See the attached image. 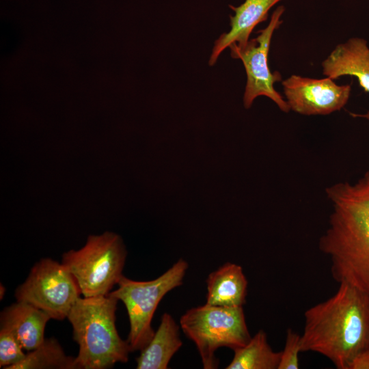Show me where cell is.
Segmentation results:
<instances>
[{
  "instance_id": "5b68a950",
  "label": "cell",
  "mask_w": 369,
  "mask_h": 369,
  "mask_svg": "<svg viewBox=\"0 0 369 369\" xmlns=\"http://www.w3.org/2000/svg\"><path fill=\"white\" fill-rule=\"evenodd\" d=\"M184 333L195 344L204 369L218 368L215 353L220 347L233 351L251 339L243 306L223 307L205 303L188 310L180 319Z\"/></svg>"
},
{
  "instance_id": "ffe728a7",
  "label": "cell",
  "mask_w": 369,
  "mask_h": 369,
  "mask_svg": "<svg viewBox=\"0 0 369 369\" xmlns=\"http://www.w3.org/2000/svg\"><path fill=\"white\" fill-rule=\"evenodd\" d=\"M5 287L1 284V285H0V297H1V299H2V298L3 297L4 294H5Z\"/></svg>"
},
{
  "instance_id": "52a82bcc",
  "label": "cell",
  "mask_w": 369,
  "mask_h": 369,
  "mask_svg": "<svg viewBox=\"0 0 369 369\" xmlns=\"http://www.w3.org/2000/svg\"><path fill=\"white\" fill-rule=\"evenodd\" d=\"M81 295L72 273L61 262L42 258L31 268L14 292L17 301L42 310L51 319L64 320Z\"/></svg>"
},
{
  "instance_id": "7c38bea8",
  "label": "cell",
  "mask_w": 369,
  "mask_h": 369,
  "mask_svg": "<svg viewBox=\"0 0 369 369\" xmlns=\"http://www.w3.org/2000/svg\"><path fill=\"white\" fill-rule=\"evenodd\" d=\"M51 317L25 302L17 301L5 308L0 314L1 327L10 329L27 352L44 340V329Z\"/></svg>"
},
{
  "instance_id": "ac0fdd59",
  "label": "cell",
  "mask_w": 369,
  "mask_h": 369,
  "mask_svg": "<svg viewBox=\"0 0 369 369\" xmlns=\"http://www.w3.org/2000/svg\"><path fill=\"white\" fill-rule=\"evenodd\" d=\"M301 351V336L292 329L286 331L284 350L281 351L277 369H298L299 353Z\"/></svg>"
},
{
  "instance_id": "8fae6325",
  "label": "cell",
  "mask_w": 369,
  "mask_h": 369,
  "mask_svg": "<svg viewBox=\"0 0 369 369\" xmlns=\"http://www.w3.org/2000/svg\"><path fill=\"white\" fill-rule=\"evenodd\" d=\"M243 1L238 6L229 5L234 12V15L230 16V29L215 40L208 62L210 66H213L231 44H235L238 48L245 46L254 28L265 21L271 8L282 0Z\"/></svg>"
},
{
  "instance_id": "8992f818",
  "label": "cell",
  "mask_w": 369,
  "mask_h": 369,
  "mask_svg": "<svg viewBox=\"0 0 369 369\" xmlns=\"http://www.w3.org/2000/svg\"><path fill=\"white\" fill-rule=\"evenodd\" d=\"M189 267L179 259L161 275L150 281H135L123 275L118 288L109 294L125 305L130 324L126 341L131 351L142 350L152 338V320L159 303L165 295L180 286Z\"/></svg>"
},
{
  "instance_id": "e0dca14e",
  "label": "cell",
  "mask_w": 369,
  "mask_h": 369,
  "mask_svg": "<svg viewBox=\"0 0 369 369\" xmlns=\"http://www.w3.org/2000/svg\"><path fill=\"white\" fill-rule=\"evenodd\" d=\"M14 334L8 328L0 329V368L10 369L20 362L26 354Z\"/></svg>"
},
{
  "instance_id": "277c9868",
  "label": "cell",
  "mask_w": 369,
  "mask_h": 369,
  "mask_svg": "<svg viewBox=\"0 0 369 369\" xmlns=\"http://www.w3.org/2000/svg\"><path fill=\"white\" fill-rule=\"evenodd\" d=\"M127 251L118 234L90 235L79 250L62 255V263L76 279L84 297L107 295L123 276Z\"/></svg>"
},
{
  "instance_id": "7a4b0ae2",
  "label": "cell",
  "mask_w": 369,
  "mask_h": 369,
  "mask_svg": "<svg viewBox=\"0 0 369 369\" xmlns=\"http://www.w3.org/2000/svg\"><path fill=\"white\" fill-rule=\"evenodd\" d=\"M301 351L327 357L338 369H348L369 348V294L346 282L336 292L304 313Z\"/></svg>"
},
{
  "instance_id": "5bb4252c",
  "label": "cell",
  "mask_w": 369,
  "mask_h": 369,
  "mask_svg": "<svg viewBox=\"0 0 369 369\" xmlns=\"http://www.w3.org/2000/svg\"><path fill=\"white\" fill-rule=\"evenodd\" d=\"M179 326L169 313H164L150 342L136 358L137 369H167L182 342Z\"/></svg>"
},
{
  "instance_id": "6da1fadb",
  "label": "cell",
  "mask_w": 369,
  "mask_h": 369,
  "mask_svg": "<svg viewBox=\"0 0 369 369\" xmlns=\"http://www.w3.org/2000/svg\"><path fill=\"white\" fill-rule=\"evenodd\" d=\"M331 203L329 226L319 239L333 279L369 294V169L357 181L325 189Z\"/></svg>"
},
{
  "instance_id": "2e32d148",
  "label": "cell",
  "mask_w": 369,
  "mask_h": 369,
  "mask_svg": "<svg viewBox=\"0 0 369 369\" xmlns=\"http://www.w3.org/2000/svg\"><path fill=\"white\" fill-rule=\"evenodd\" d=\"M10 369H77L75 357L67 355L58 340L45 338L36 349Z\"/></svg>"
},
{
  "instance_id": "ba28073f",
  "label": "cell",
  "mask_w": 369,
  "mask_h": 369,
  "mask_svg": "<svg viewBox=\"0 0 369 369\" xmlns=\"http://www.w3.org/2000/svg\"><path fill=\"white\" fill-rule=\"evenodd\" d=\"M285 8L278 6L273 12L269 24L258 31L257 37L250 39L245 46L238 48L235 44L229 48L232 58L243 62L247 81L243 94V105L249 109L258 96H266L273 101L279 109L288 113L290 109L286 100L275 89V83L281 81L279 72H272L269 66L268 55L273 33L282 23L281 19Z\"/></svg>"
},
{
  "instance_id": "9a60e30c",
  "label": "cell",
  "mask_w": 369,
  "mask_h": 369,
  "mask_svg": "<svg viewBox=\"0 0 369 369\" xmlns=\"http://www.w3.org/2000/svg\"><path fill=\"white\" fill-rule=\"evenodd\" d=\"M281 351L270 346L266 333L259 330L249 342L234 350V357L226 369H277Z\"/></svg>"
},
{
  "instance_id": "30bf717a",
  "label": "cell",
  "mask_w": 369,
  "mask_h": 369,
  "mask_svg": "<svg viewBox=\"0 0 369 369\" xmlns=\"http://www.w3.org/2000/svg\"><path fill=\"white\" fill-rule=\"evenodd\" d=\"M321 66L325 77L333 80L342 76L355 77L364 90L369 93V46L365 39L354 37L338 44ZM354 115L369 121V112Z\"/></svg>"
},
{
  "instance_id": "9c48e42d",
  "label": "cell",
  "mask_w": 369,
  "mask_h": 369,
  "mask_svg": "<svg viewBox=\"0 0 369 369\" xmlns=\"http://www.w3.org/2000/svg\"><path fill=\"white\" fill-rule=\"evenodd\" d=\"M285 100L290 109L304 115H328L347 103L351 85H338L326 77L313 79L292 74L282 81Z\"/></svg>"
},
{
  "instance_id": "4fadbf2b",
  "label": "cell",
  "mask_w": 369,
  "mask_h": 369,
  "mask_svg": "<svg viewBox=\"0 0 369 369\" xmlns=\"http://www.w3.org/2000/svg\"><path fill=\"white\" fill-rule=\"evenodd\" d=\"M206 282V304L239 307L245 303L248 283L240 265L226 262L210 273Z\"/></svg>"
},
{
  "instance_id": "d6986e66",
  "label": "cell",
  "mask_w": 369,
  "mask_h": 369,
  "mask_svg": "<svg viewBox=\"0 0 369 369\" xmlns=\"http://www.w3.org/2000/svg\"><path fill=\"white\" fill-rule=\"evenodd\" d=\"M348 369H369V348L361 351L354 357Z\"/></svg>"
},
{
  "instance_id": "3957f363",
  "label": "cell",
  "mask_w": 369,
  "mask_h": 369,
  "mask_svg": "<svg viewBox=\"0 0 369 369\" xmlns=\"http://www.w3.org/2000/svg\"><path fill=\"white\" fill-rule=\"evenodd\" d=\"M118 301L109 294L79 297L71 309L67 318L79 345L77 369H106L128 361L130 346L115 326Z\"/></svg>"
}]
</instances>
